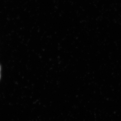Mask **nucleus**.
<instances>
[{"label":"nucleus","instance_id":"1","mask_svg":"<svg viewBox=\"0 0 121 121\" xmlns=\"http://www.w3.org/2000/svg\"><path fill=\"white\" fill-rule=\"evenodd\" d=\"M0 70H1V68L0 66Z\"/></svg>","mask_w":121,"mask_h":121}]
</instances>
